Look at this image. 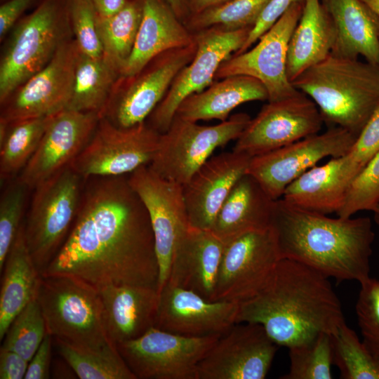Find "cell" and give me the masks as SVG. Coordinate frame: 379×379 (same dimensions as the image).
<instances>
[{"mask_svg":"<svg viewBox=\"0 0 379 379\" xmlns=\"http://www.w3.org/2000/svg\"><path fill=\"white\" fill-rule=\"evenodd\" d=\"M379 205V151L354 178L345 201L336 213L350 218L361 211H371Z\"/></svg>","mask_w":379,"mask_h":379,"instance_id":"obj_41","label":"cell"},{"mask_svg":"<svg viewBox=\"0 0 379 379\" xmlns=\"http://www.w3.org/2000/svg\"><path fill=\"white\" fill-rule=\"evenodd\" d=\"M184 24L190 16L187 0H166Z\"/></svg>","mask_w":379,"mask_h":379,"instance_id":"obj_51","label":"cell"},{"mask_svg":"<svg viewBox=\"0 0 379 379\" xmlns=\"http://www.w3.org/2000/svg\"><path fill=\"white\" fill-rule=\"evenodd\" d=\"M53 339L59 354L80 379H137L112 342L88 348Z\"/></svg>","mask_w":379,"mask_h":379,"instance_id":"obj_33","label":"cell"},{"mask_svg":"<svg viewBox=\"0 0 379 379\" xmlns=\"http://www.w3.org/2000/svg\"><path fill=\"white\" fill-rule=\"evenodd\" d=\"M52 116L8 123L6 136L0 143L1 181L13 178L25 168L35 152Z\"/></svg>","mask_w":379,"mask_h":379,"instance_id":"obj_35","label":"cell"},{"mask_svg":"<svg viewBox=\"0 0 379 379\" xmlns=\"http://www.w3.org/2000/svg\"><path fill=\"white\" fill-rule=\"evenodd\" d=\"M345 156L305 171L285 189L281 199L307 211L337 213L354 180Z\"/></svg>","mask_w":379,"mask_h":379,"instance_id":"obj_27","label":"cell"},{"mask_svg":"<svg viewBox=\"0 0 379 379\" xmlns=\"http://www.w3.org/2000/svg\"><path fill=\"white\" fill-rule=\"evenodd\" d=\"M225 244L211 230L190 226L175 247L166 283L213 301Z\"/></svg>","mask_w":379,"mask_h":379,"instance_id":"obj_23","label":"cell"},{"mask_svg":"<svg viewBox=\"0 0 379 379\" xmlns=\"http://www.w3.org/2000/svg\"><path fill=\"white\" fill-rule=\"evenodd\" d=\"M84 179L66 166L33 190L24 235L41 274L55 256L76 218Z\"/></svg>","mask_w":379,"mask_h":379,"instance_id":"obj_7","label":"cell"},{"mask_svg":"<svg viewBox=\"0 0 379 379\" xmlns=\"http://www.w3.org/2000/svg\"><path fill=\"white\" fill-rule=\"evenodd\" d=\"M37 299L47 332L53 338L88 348H100L109 342L98 289L67 274L41 275Z\"/></svg>","mask_w":379,"mask_h":379,"instance_id":"obj_6","label":"cell"},{"mask_svg":"<svg viewBox=\"0 0 379 379\" xmlns=\"http://www.w3.org/2000/svg\"><path fill=\"white\" fill-rule=\"evenodd\" d=\"M30 189L18 178L3 191L0 199V271L23 222Z\"/></svg>","mask_w":379,"mask_h":379,"instance_id":"obj_40","label":"cell"},{"mask_svg":"<svg viewBox=\"0 0 379 379\" xmlns=\"http://www.w3.org/2000/svg\"><path fill=\"white\" fill-rule=\"evenodd\" d=\"M251 29L230 30L215 25L194 32L197 50L194 58L177 74L146 121L160 133H165L181 102L215 81L222 62L242 47Z\"/></svg>","mask_w":379,"mask_h":379,"instance_id":"obj_12","label":"cell"},{"mask_svg":"<svg viewBox=\"0 0 379 379\" xmlns=\"http://www.w3.org/2000/svg\"><path fill=\"white\" fill-rule=\"evenodd\" d=\"M281 258L302 263L338 281L370 277L375 239L368 217L330 218L275 200L272 219Z\"/></svg>","mask_w":379,"mask_h":379,"instance_id":"obj_3","label":"cell"},{"mask_svg":"<svg viewBox=\"0 0 379 379\" xmlns=\"http://www.w3.org/2000/svg\"><path fill=\"white\" fill-rule=\"evenodd\" d=\"M367 4L379 18V0H361Z\"/></svg>","mask_w":379,"mask_h":379,"instance_id":"obj_52","label":"cell"},{"mask_svg":"<svg viewBox=\"0 0 379 379\" xmlns=\"http://www.w3.org/2000/svg\"><path fill=\"white\" fill-rule=\"evenodd\" d=\"M29 361L14 351L1 347L0 379L25 378Z\"/></svg>","mask_w":379,"mask_h":379,"instance_id":"obj_48","label":"cell"},{"mask_svg":"<svg viewBox=\"0 0 379 379\" xmlns=\"http://www.w3.org/2000/svg\"><path fill=\"white\" fill-rule=\"evenodd\" d=\"M333 363L343 379H379V360L346 323L331 335Z\"/></svg>","mask_w":379,"mask_h":379,"instance_id":"obj_36","label":"cell"},{"mask_svg":"<svg viewBox=\"0 0 379 379\" xmlns=\"http://www.w3.org/2000/svg\"><path fill=\"white\" fill-rule=\"evenodd\" d=\"M280 259L272 225L226 242L213 301L241 303L251 298L263 287Z\"/></svg>","mask_w":379,"mask_h":379,"instance_id":"obj_13","label":"cell"},{"mask_svg":"<svg viewBox=\"0 0 379 379\" xmlns=\"http://www.w3.org/2000/svg\"><path fill=\"white\" fill-rule=\"evenodd\" d=\"M67 274L97 288H156L159 267L148 212L128 175L84 180L78 212L60 250L41 274Z\"/></svg>","mask_w":379,"mask_h":379,"instance_id":"obj_1","label":"cell"},{"mask_svg":"<svg viewBox=\"0 0 379 379\" xmlns=\"http://www.w3.org/2000/svg\"><path fill=\"white\" fill-rule=\"evenodd\" d=\"M293 86L317 106L324 122L358 136L379 105V66L331 53Z\"/></svg>","mask_w":379,"mask_h":379,"instance_id":"obj_4","label":"cell"},{"mask_svg":"<svg viewBox=\"0 0 379 379\" xmlns=\"http://www.w3.org/2000/svg\"><path fill=\"white\" fill-rule=\"evenodd\" d=\"M334 31L331 53L379 64V18L361 0H320Z\"/></svg>","mask_w":379,"mask_h":379,"instance_id":"obj_25","label":"cell"},{"mask_svg":"<svg viewBox=\"0 0 379 379\" xmlns=\"http://www.w3.org/2000/svg\"><path fill=\"white\" fill-rule=\"evenodd\" d=\"M160 136L146 121L121 128L100 117L92 137L69 166L84 180L129 175L150 164Z\"/></svg>","mask_w":379,"mask_h":379,"instance_id":"obj_10","label":"cell"},{"mask_svg":"<svg viewBox=\"0 0 379 379\" xmlns=\"http://www.w3.org/2000/svg\"><path fill=\"white\" fill-rule=\"evenodd\" d=\"M305 0H270L262 11L256 23L250 31L242 47L235 53H241L253 46L293 4Z\"/></svg>","mask_w":379,"mask_h":379,"instance_id":"obj_45","label":"cell"},{"mask_svg":"<svg viewBox=\"0 0 379 379\" xmlns=\"http://www.w3.org/2000/svg\"><path fill=\"white\" fill-rule=\"evenodd\" d=\"M274 201L251 174L243 175L221 206L212 231L225 243L271 226Z\"/></svg>","mask_w":379,"mask_h":379,"instance_id":"obj_28","label":"cell"},{"mask_svg":"<svg viewBox=\"0 0 379 379\" xmlns=\"http://www.w3.org/2000/svg\"><path fill=\"white\" fill-rule=\"evenodd\" d=\"M0 291V340L11 322L37 295L41 279L29 252L23 222L6 256ZM2 272V271H1Z\"/></svg>","mask_w":379,"mask_h":379,"instance_id":"obj_30","label":"cell"},{"mask_svg":"<svg viewBox=\"0 0 379 379\" xmlns=\"http://www.w3.org/2000/svg\"><path fill=\"white\" fill-rule=\"evenodd\" d=\"M69 11L74 38L80 52L98 58L102 48L98 27V13L91 0H69Z\"/></svg>","mask_w":379,"mask_h":379,"instance_id":"obj_43","label":"cell"},{"mask_svg":"<svg viewBox=\"0 0 379 379\" xmlns=\"http://www.w3.org/2000/svg\"><path fill=\"white\" fill-rule=\"evenodd\" d=\"M239 307V303L209 301L192 291L166 283L159 292L154 327L186 336L222 335L237 324Z\"/></svg>","mask_w":379,"mask_h":379,"instance_id":"obj_21","label":"cell"},{"mask_svg":"<svg viewBox=\"0 0 379 379\" xmlns=\"http://www.w3.org/2000/svg\"><path fill=\"white\" fill-rule=\"evenodd\" d=\"M262 325L279 345L288 348L345 323L341 302L329 278L299 262L281 258L251 298L239 303L237 324Z\"/></svg>","mask_w":379,"mask_h":379,"instance_id":"obj_2","label":"cell"},{"mask_svg":"<svg viewBox=\"0 0 379 379\" xmlns=\"http://www.w3.org/2000/svg\"><path fill=\"white\" fill-rule=\"evenodd\" d=\"M378 66H379V64H378Z\"/></svg>","mask_w":379,"mask_h":379,"instance_id":"obj_55","label":"cell"},{"mask_svg":"<svg viewBox=\"0 0 379 379\" xmlns=\"http://www.w3.org/2000/svg\"><path fill=\"white\" fill-rule=\"evenodd\" d=\"M334 39L333 28L321 1L305 0L288 49L287 75L291 83L331 53Z\"/></svg>","mask_w":379,"mask_h":379,"instance_id":"obj_31","label":"cell"},{"mask_svg":"<svg viewBox=\"0 0 379 379\" xmlns=\"http://www.w3.org/2000/svg\"><path fill=\"white\" fill-rule=\"evenodd\" d=\"M196 50L195 41L159 54L133 74L120 75L101 117L121 128L145 122L179 72L192 60Z\"/></svg>","mask_w":379,"mask_h":379,"instance_id":"obj_9","label":"cell"},{"mask_svg":"<svg viewBox=\"0 0 379 379\" xmlns=\"http://www.w3.org/2000/svg\"><path fill=\"white\" fill-rule=\"evenodd\" d=\"M303 2L291 6L254 46L241 53H234L222 62L215 80L239 74L254 77L265 87L269 102L295 94L298 90L287 75V55L290 39L301 16Z\"/></svg>","mask_w":379,"mask_h":379,"instance_id":"obj_14","label":"cell"},{"mask_svg":"<svg viewBox=\"0 0 379 379\" xmlns=\"http://www.w3.org/2000/svg\"><path fill=\"white\" fill-rule=\"evenodd\" d=\"M120 70L103 55L94 58L80 52L73 90L66 109L100 115L109 100Z\"/></svg>","mask_w":379,"mask_h":379,"instance_id":"obj_32","label":"cell"},{"mask_svg":"<svg viewBox=\"0 0 379 379\" xmlns=\"http://www.w3.org/2000/svg\"><path fill=\"white\" fill-rule=\"evenodd\" d=\"M270 0H231L191 15L185 25L194 33L219 25L234 30L255 25Z\"/></svg>","mask_w":379,"mask_h":379,"instance_id":"obj_38","label":"cell"},{"mask_svg":"<svg viewBox=\"0 0 379 379\" xmlns=\"http://www.w3.org/2000/svg\"><path fill=\"white\" fill-rule=\"evenodd\" d=\"M278 347L262 325L235 324L201 360L197 379H264Z\"/></svg>","mask_w":379,"mask_h":379,"instance_id":"obj_19","label":"cell"},{"mask_svg":"<svg viewBox=\"0 0 379 379\" xmlns=\"http://www.w3.org/2000/svg\"><path fill=\"white\" fill-rule=\"evenodd\" d=\"M379 151V105L345 154L349 169L354 178Z\"/></svg>","mask_w":379,"mask_h":379,"instance_id":"obj_44","label":"cell"},{"mask_svg":"<svg viewBox=\"0 0 379 379\" xmlns=\"http://www.w3.org/2000/svg\"><path fill=\"white\" fill-rule=\"evenodd\" d=\"M44 0H7L0 6V41L2 42L26 11L36 8Z\"/></svg>","mask_w":379,"mask_h":379,"instance_id":"obj_46","label":"cell"},{"mask_svg":"<svg viewBox=\"0 0 379 379\" xmlns=\"http://www.w3.org/2000/svg\"><path fill=\"white\" fill-rule=\"evenodd\" d=\"M98 289L106 333L116 345L138 338L154 326L159 305L156 288L107 284Z\"/></svg>","mask_w":379,"mask_h":379,"instance_id":"obj_24","label":"cell"},{"mask_svg":"<svg viewBox=\"0 0 379 379\" xmlns=\"http://www.w3.org/2000/svg\"><path fill=\"white\" fill-rule=\"evenodd\" d=\"M290 367L281 379H331L333 351L331 335L320 333L288 348Z\"/></svg>","mask_w":379,"mask_h":379,"instance_id":"obj_37","label":"cell"},{"mask_svg":"<svg viewBox=\"0 0 379 379\" xmlns=\"http://www.w3.org/2000/svg\"><path fill=\"white\" fill-rule=\"evenodd\" d=\"M190 16L220 6L231 0H187Z\"/></svg>","mask_w":379,"mask_h":379,"instance_id":"obj_50","label":"cell"},{"mask_svg":"<svg viewBox=\"0 0 379 379\" xmlns=\"http://www.w3.org/2000/svg\"><path fill=\"white\" fill-rule=\"evenodd\" d=\"M148 212L159 267L158 292L167 281L175 247L190 227L182 185L165 179L149 165L128 175Z\"/></svg>","mask_w":379,"mask_h":379,"instance_id":"obj_18","label":"cell"},{"mask_svg":"<svg viewBox=\"0 0 379 379\" xmlns=\"http://www.w3.org/2000/svg\"><path fill=\"white\" fill-rule=\"evenodd\" d=\"M100 117L95 112L69 109L53 115L18 178L31 190L69 166L92 137Z\"/></svg>","mask_w":379,"mask_h":379,"instance_id":"obj_20","label":"cell"},{"mask_svg":"<svg viewBox=\"0 0 379 379\" xmlns=\"http://www.w3.org/2000/svg\"><path fill=\"white\" fill-rule=\"evenodd\" d=\"M142 2V17L135 41L121 75L133 74L159 54L195 41L194 33L187 29L166 0Z\"/></svg>","mask_w":379,"mask_h":379,"instance_id":"obj_26","label":"cell"},{"mask_svg":"<svg viewBox=\"0 0 379 379\" xmlns=\"http://www.w3.org/2000/svg\"><path fill=\"white\" fill-rule=\"evenodd\" d=\"M7 1V0H0L1 4L3 3V2H4V1Z\"/></svg>","mask_w":379,"mask_h":379,"instance_id":"obj_54","label":"cell"},{"mask_svg":"<svg viewBox=\"0 0 379 379\" xmlns=\"http://www.w3.org/2000/svg\"><path fill=\"white\" fill-rule=\"evenodd\" d=\"M323 123L316 104L298 91L263 105L237 138L233 150L254 157L317 134Z\"/></svg>","mask_w":379,"mask_h":379,"instance_id":"obj_17","label":"cell"},{"mask_svg":"<svg viewBox=\"0 0 379 379\" xmlns=\"http://www.w3.org/2000/svg\"><path fill=\"white\" fill-rule=\"evenodd\" d=\"M79 53L74 39L65 43L45 67L0 103V119L11 123L50 117L66 109Z\"/></svg>","mask_w":379,"mask_h":379,"instance_id":"obj_16","label":"cell"},{"mask_svg":"<svg viewBox=\"0 0 379 379\" xmlns=\"http://www.w3.org/2000/svg\"><path fill=\"white\" fill-rule=\"evenodd\" d=\"M46 333L44 317L35 296L11 322L1 347L15 352L29 361Z\"/></svg>","mask_w":379,"mask_h":379,"instance_id":"obj_39","label":"cell"},{"mask_svg":"<svg viewBox=\"0 0 379 379\" xmlns=\"http://www.w3.org/2000/svg\"><path fill=\"white\" fill-rule=\"evenodd\" d=\"M357 136L339 126H332L291 144L252 157L247 173L253 175L274 200L285 189L321 159L345 155Z\"/></svg>","mask_w":379,"mask_h":379,"instance_id":"obj_15","label":"cell"},{"mask_svg":"<svg viewBox=\"0 0 379 379\" xmlns=\"http://www.w3.org/2000/svg\"><path fill=\"white\" fill-rule=\"evenodd\" d=\"M69 2L44 0L6 36L0 56V103L45 67L65 43L74 39Z\"/></svg>","mask_w":379,"mask_h":379,"instance_id":"obj_5","label":"cell"},{"mask_svg":"<svg viewBox=\"0 0 379 379\" xmlns=\"http://www.w3.org/2000/svg\"><path fill=\"white\" fill-rule=\"evenodd\" d=\"M53 340V336L47 332L38 350L29 361L25 379L49 378Z\"/></svg>","mask_w":379,"mask_h":379,"instance_id":"obj_47","label":"cell"},{"mask_svg":"<svg viewBox=\"0 0 379 379\" xmlns=\"http://www.w3.org/2000/svg\"><path fill=\"white\" fill-rule=\"evenodd\" d=\"M356 303L362 341L379 360V280L370 277L360 284Z\"/></svg>","mask_w":379,"mask_h":379,"instance_id":"obj_42","label":"cell"},{"mask_svg":"<svg viewBox=\"0 0 379 379\" xmlns=\"http://www.w3.org/2000/svg\"><path fill=\"white\" fill-rule=\"evenodd\" d=\"M373 212L374 221L379 226V205L377 206Z\"/></svg>","mask_w":379,"mask_h":379,"instance_id":"obj_53","label":"cell"},{"mask_svg":"<svg viewBox=\"0 0 379 379\" xmlns=\"http://www.w3.org/2000/svg\"><path fill=\"white\" fill-rule=\"evenodd\" d=\"M142 11V0H128L114 14L107 17L98 15L97 27L102 55L120 72L132 53Z\"/></svg>","mask_w":379,"mask_h":379,"instance_id":"obj_34","label":"cell"},{"mask_svg":"<svg viewBox=\"0 0 379 379\" xmlns=\"http://www.w3.org/2000/svg\"><path fill=\"white\" fill-rule=\"evenodd\" d=\"M251 119L241 112L218 124L202 126L175 116L168 129L161 133L149 166L161 177L183 185L216 149L237 140Z\"/></svg>","mask_w":379,"mask_h":379,"instance_id":"obj_8","label":"cell"},{"mask_svg":"<svg viewBox=\"0 0 379 379\" xmlns=\"http://www.w3.org/2000/svg\"><path fill=\"white\" fill-rule=\"evenodd\" d=\"M98 15L107 17L120 11L128 0H91Z\"/></svg>","mask_w":379,"mask_h":379,"instance_id":"obj_49","label":"cell"},{"mask_svg":"<svg viewBox=\"0 0 379 379\" xmlns=\"http://www.w3.org/2000/svg\"><path fill=\"white\" fill-rule=\"evenodd\" d=\"M267 100V91L260 81L247 75H233L215 80L201 92L187 97L175 116L194 122L213 119L225 121L238 106Z\"/></svg>","mask_w":379,"mask_h":379,"instance_id":"obj_29","label":"cell"},{"mask_svg":"<svg viewBox=\"0 0 379 379\" xmlns=\"http://www.w3.org/2000/svg\"><path fill=\"white\" fill-rule=\"evenodd\" d=\"M220 335L186 336L153 326L117 347L137 379H197L199 362Z\"/></svg>","mask_w":379,"mask_h":379,"instance_id":"obj_11","label":"cell"},{"mask_svg":"<svg viewBox=\"0 0 379 379\" xmlns=\"http://www.w3.org/2000/svg\"><path fill=\"white\" fill-rule=\"evenodd\" d=\"M252 157L232 149L210 157L182 185L190 227L212 230L216 215Z\"/></svg>","mask_w":379,"mask_h":379,"instance_id":"obj_22","label":"cell"}]
</instances>
